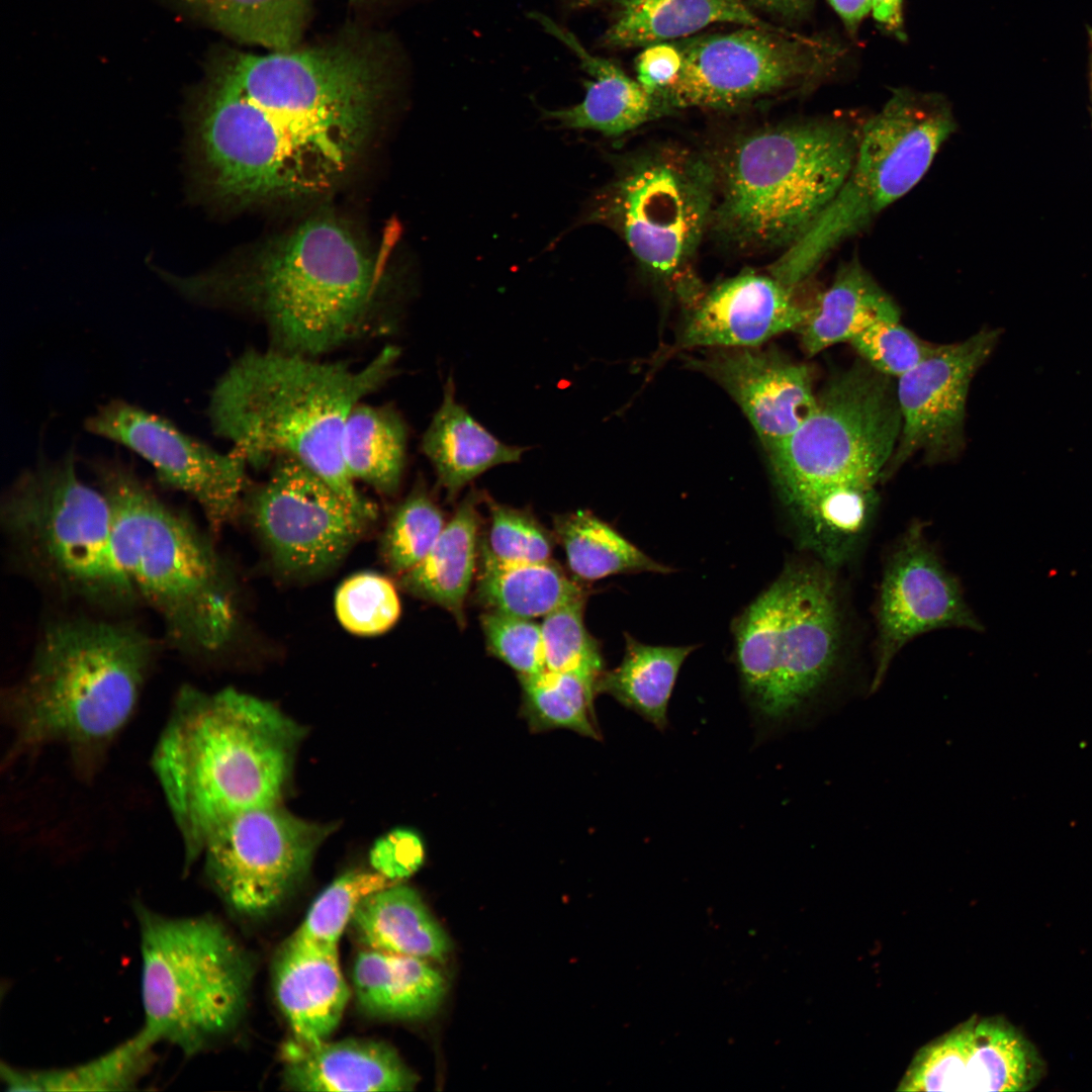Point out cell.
Wrapping results in <instances>:
<instances>
[{
    "label": "cell",
    "instance_id": "obj_1",
    "mask_svg": "<svg viewBox=\"0 0 1092 1092\" xmlns=\"http://www.w3.org/2000/svg\"><path fill=\"white\" fill-rule=\"evenodd\" d=\"M385 81L348 42L213 57L184 107L189 194L223 211L332 194L371 142Z\"/></svg>",
    "mask_w": 1092,
    "mask_h": 1092
},
{
    "label": "cell",
    "instance_id": "obj_2",
    "mask_svg": "<svg viewBox=\"0 0 1092 1092\" xmlns=\"http://www.w3.org/2000/svg\"><path fill=\"white\" fill-rule=\"evenodd\" d=\"M193 303L248 312L266 328L273 349L317 357L388 332L383 273L346 222L316 215L244 258L191 276L158 269Z\"/></svg>",
    "mask_w": 1092,
    "mask_h": 1092
},
{
    "label": "cell",
    "instance_id": "obj_3",
    "mask_svg": "<svg viewBox=\"0 0 1092 1092\" xmlns=\"http://www.w3.org/2000/svg\"><path fill=\"white\" fill-rule=\"evenodd\" d=\"M398 357L387 346L355 369L273 348L247 351L210 393V425L249 464L299 461L371 522L376 509L348 473L341 441L352 410L390 378Z\"/></svg>",
    "mask_w": 1092,
    "mask_h": 1092
},
{
    "label": "cell",
    "instance_id": "obj_4",
    "mask_svg": "<svg viewBox=\"0 0 1092 1092\" xmlns=\"http://www.w3.org/2000/svg\"><path fill=\"white\" fill-rule=\"evenodd\" d=\"M302 735L274 705L237 690L179 693L153 768L181 835L185 867L225 820L280 802Z\"/></svg>",
    "mask_w": 1092,
    "mask_h": 1092
},
{
    "label": "cell",
    "instance_id": "obj_5",
    "mask_svg": "<svg viewBox=\"0 0 1092 1092\" xmlns=\"http://www.w3.org/2000/svg\"><path fill=\"white\" fill-rule=\"evenodd\" d=\"M859 130L839 119L742 134L713 159L711 226L744 250L790 248L816 222L852 165Z\"/></svg>",
    "mask_w": 1092,
    "mask_h": 1092
},
{
    "label": "cell",
    "instance_id": "obj_6",
    "mask_svg": "<svg viewBox=\"0 0 1092 1092\" xmlns=\"http://www.w3.org/2000/svg\"><path fill=\"white\" fill-rule=\"evenodd\" d=\"M150 658L148 639L129 626L83 620L51 626L9 698L18 744H105L132 713Z\"/></svg>",
    "mask_w": 1092,
    "mask_h": 1092
},
{
    "label": "cell",
    "instance_id": "obj_7",
    "mask_svg": "<svg viewBox=\"0 0 1092 1092\" xmlns=\"http://www.w3.org/2000/svg\"><path fill=\"white\" fill-rule=\"evenodd\" d=\"M94 470L111 507L116 556L134 589L176 642L218 649L232 633L234 609L210 545L119 461H97Z\"/></svg>",
    "mask_w": 1092,
    "mask_h": 1092
},
{
    "label": "cell",
    "instance_id": "obj_8",
    "mask_svg": "<svg viewBox=\"0 0 1092 1092\" xmlns=\"http://www.w3.org/2000/svg\"><path fill=\"white\" fill-rule=\"evenodd\" d=\"M835 572L819 561L791 564L737 619L742 688L763 723L798 714L841 664L845 614Z\"/></svg>",
    "mask_w": 1092,
    "mask_h": 1092
},
{
    "label": "cell",
    "instance_id": "obj_9",
    "mask_svg": "<svg viewBox=\"0 0 1092 1092\" xmlns=\"http://www.w3.org/2000/svg\"><path fill=\"white\" fill-rule=\"evenodd\" d=\"M144 1029L185 1056L231 1032L247 1006L252 969L226 928L208 916L168 917L136 906Z\"/></svg>",
    "mask_w": 1092,
    "mask_h": 1092
},
{
    "label": "cell",
    "instance_id": "obj_10",
    "mask_svg": "<svg viewBox=\"0 0 1092 1092\" xmlns=\"http://www.w3.org/2000/svg\"><path fill=\"white\" fill-rule=\"evenodd\" d=\"M954 125L943 100L898 91L859 129L854 159L839 191L770 273L792 288L799 286L836 247L920 181Z\"/></svg>",
    "mask_w": 1092,
    "mask_h": 1092
},
{
    "label": "cell",
    "instance_id": "obj_11",
    "mask_svg": "<svg viewBox=\"0 0 1092 1092\" xmlns=\"http://www.w3.org/2000/svg\"><path fill=\"white\" fill-rule=\"evenodd\" d=\"M715 198L712 157L661 144L621 164L590 217L613 226L641 267L689 306L703 292L691 269Z\"/></svg>",
    "mask_w": 1092,
    "mask_h": 1092
},
{
    "label": "cell",
    "instance_id": "obj_12",
    "mask_svg": "<svg viewBox=\"0 0 1092 1092\" xmlns=\"http://www.w3.org/2000/svg\"><path fill=\"white\" fill-rule=\"evenodd\" d=\"M896 387L863 360L834 375L815 412L768 451L787 503L844 484L876 486L898 444Z\"/></svg>",
    "mask_w": 1092,
    "mask_h": 1092
},
{
    "label": "cell",
    "instance_id": "obj_13",
    "mask_svg": "<svg viewBox=\"0 0 1092 1092\" xmlns=\"http://www.w3.org/2000/svg\"><path fill=\"white\" fill-rule=\"evenodd\" d=\"M4 511L13 533L60 582L98 602L131 598L134 587L115 552L110 504L79 477L74 452L23 472Z\"/></svg>",
    "mask_w": 1092,
    "mask_h": 1092
},
{
    "label": "cell",
    "instance_id": "obj_14",
    "mask_svg": "<svg viewBox=\"0 0 1092 1092\" xmlns=\"http://www.w3.org/2000/svg\"><path fill=\"white\" fill-rule=\"evenodd\" d=\"M682 63L675 81L656 97L665 112L696 107L730 110L826 76L841 57L830 39L776 26L673 40Z\"/></svg>",
    "mask_w": 1092,
    "mask_h": 1092
},
{
    "label": "cell",
    "instance_id": "obj_15",
    "mask_svg": "<svg viewBox=\"0 0 1092 1092\" xmlns=\"http://www.w3.org/2000/svg\"><path fill=\"white\" fill-rule=\"evenodd\" d=\"M333 826L278 804L241 812L207 838L206 876L235 912L257 917L279 906L305 878Z\"/></svg>",
    "mask_w": 1092,
    "mask_h": 1092
},
{
    "label": "cell",
    "instance_id": "obj_16",
    "mask_svg": "<svg viewBox=\"0 0 1092 1092\" xmlns=\"http://www.w3.org/2000/svg\"><path fill=\"white\" fill-rule=\"evenodd\" d=\"M250 513L276 566L298 576L337 565L369 523L290 457L276 458L269 478L252 496Z\"/></svg>",
    "mask_w": 1092,
    "mask_h": 1092
},
{
    "label": "cell",
    "instance_id": "obj_17",
    "mask_svg": "<svg viewBox=\"0 0 1092 1092\" xmlns=\"http://www.w3.org/2000/svg\"><path fill=\"white\" fill-rule=\"evenodd\" d=\"M85 428L139 454L163 484L193 497L213 527L237 512L249 463L235 448L216 451L172 422L120 399L100 406Z\"/></svg>",
    "mask_w": 1092,
    "mask_h": 1092
},
{
    "label": "cell",
    "instance_id": "obj_18",
    "mask_svg": "<svg viewBox=\"0 0 1092 1092\" xmlns=\"http://www.w3.org/2000/svg\"><path fill=\"white\" fill-rule=\"evenodd\" d=\"M876 668L871 692L882 685L896 655L916 637L944 628L982 631L962 586L913 522L887 558L876 604Z\"/></svg>",
    "mask_w": 1092,
    "mask_h": 1092
},
{
    "label": "cell",
    "instance_id": "obj_19",
    "mask_svg": "<svg viewBox=\"0 0 1092 1092\" xmlns=\"http://www.w3.org/2000/svg\"><path fill=\"white\" fill-rule=\"evenodd\" d=\"M998 338V331L985 329L962 342L940 345L898 378L902 428L883 479L917 453L933 463L953 458L962 450L970 385Z\"/></svg>",
    "mask_w": 1092,
    "mask_h": 1092
},
{
    "label": "cell",
    "instance_id": "obj_20",
    "mask_svg": "<svg viewBox=\"0 0 1092 1092\" xmlns=\"http://www.w3.org/2000/svg\"><path fill=\"white\" fill-rule=\"evenodd\" d=\"M1042 1063L1032 1044L1002 1019H970L923 1046L899 1091H1028Z\"/></svg>",
    "mask_w": 1092,
    "mask_h": 1092
},
{
    "label": "cell",
    "instance_id": "obj_21",
    "mask_svg": "<svg viewBox=\"0 0 1092 1092\" xmlns=\"http://www.w3.org/2000/svg\"><path fill=\"white\" fill-rule=\"evenodd\" d=\"M692 364L737 402L767 452L792 436L817 407L810 368L775 352L721 348Z\"/></svg>",
    "mask_w": 1092,
    "mask_h": 1092
},
{
    "label": "cell",
    "instance_id": "obj_22",
    "mask_svg": "<svg viewBox=\"0 0 1092 1092\" xmlns=\"http://www.w3.org/2000/svg\"><path fill=\"white\" fill-rule=\"evenodd\" d=\"M808 307L772 274L742 273L702 292L688 306L674 349L757 347L799 331Z\"/></svg>",
    "mask_w": 1092,
    "mask_h": 1092
},
{
    "label": "cell",
    "instance_id": "obj_23",
    "mask_svg": "<svg viewBox=\"0 0 1092 1092\" xmlns=\"http://www.w3.org/2000/svg\"><path fill=\"white\" fill-rule=\"evenodd\" d=\"M339 945L301 938L293 933L275 964L274 990L292 1032L303 1043L329 1039L350 998Z\"/></svg>",
    "mask_w": 1092,
    "mask_h": 1092
},
{
    "label": "cell",
    "instance_id": "obj_24",
    "mask_svg": "<svg viewBox=\"0 0 1092 1092\" xmlns=\"http://www.w3.org/2000/svg\"><path fill=\"white\" fill-rule=\"evenodd\" d=\"M281 1058L283 1083L297 1091H410L418 1082L393 1049L374 1040L292 1038Z\"/></svg>",
    "mask_w": 1092,
    "mask_h": 1092
},
{
    "label": "cell",
    "instance_id": "obj_25",
    "mask_svg": "<svg viewBox=\"0 0 1092 1092\" xmlns=\"http://www.w3.org/2000/svg\"><path fill=\"white\" fill-rule=\"evenodd\" d=\"M531 16L546 32L575 54L589 79L584 83L581 102L544 115L568 129H587L607 136L629 132L665 113L656 96L648 93L636 79L628 76L614 62L589 53L571 33L551 18L538 12Z\"/></svg>",
    "mask_w": 1092,
    "mask_h": 1092
},
{
    "label": "cell",
    "instance_id": "obj_26",
    "mask_svg": "<svg viewBox=\"0 0 1092 1092\" xmlns=\"http://www.w3.org/2000/svg\"><path fill=\"white\" fill-rule=\"evenodd\" d=\"M420 445L450 499L488 469L519 462L527 450L502 442L480 425L456 400L451 376Z\"/></svg>",
    "mask_w": 1092,
    "mask_h": 1092
},
{
    "label": "cell",
    "instance_id": "obj_27",
    "mask_svg": "<svg viewBox=\"0 0 1092 1092\" xmlns=\"http://www.w3.org/2000/svg\"><path fill=\"white\" fill-rule=\"evenodd\" d=\"M612 21L604 47L617 50L673 41L714 23L774 26L758 17L744 0H608Z\"/></svg>",
    "mask_w": 1092,
    "mask_h": 1092
},
{
    "label": "cell",
    "instance_id": "obj_28",
    "mask_svg": "<svg viewBox=\"0 0 1092 1092\" xmlns=\"http://www.w3.org/2000/svg\"><path fill=\"white\" fill-rule=\"evenodd\" d=\"M479 500L478 492H469L430 552L399 576V584L406 593L445 609L460 627L465 624V602L476 568Z\"/></svg>",
    "mask_w": 1092,
    "mask_h": 1092
},
{
    "label": "cell",
    "instance_id": "obj_29",
    "mask_svg": "<svg viewBox=\"0 0 1092 1092\" xmlns=\"http://www.w3.org/2000/svg\"><path fill=\"white\" fill-rule=\"evenodd\" d=\"M805 543L818 561L837 571L862 548L878 508L876 486L826 487L788 503Z\"/></svg>",
    "mask_w": 1092,
    "mask_h": 1092
},
{
    "label": "cell",
    "instance_id": "obj_30",
    "mask_svg": "<svg viewBox=\"0 0 1092 1092\" xmlns=\"http://www.w3.org/2000/svg\"><path fill=\"white\" fill-rule=\"evenodd\" d=\"M352 982L359 1005L379 1017L428 1016L445 993L443 976L426 960L369 948L358 952Z\"/></svg>",
    "mask_w": 1092,
    "mask_h": 1092
},
{
    "label": "cell",
    "instance_id": "obj_31",
    "mask_svg": "<svg viewBox=\"0 0 1092 1092\" xmlns=\"http://www.w3.org/2000/svg\"><path fill=\"white\" fill-rule=\"evenodd\" d=\"M881 320H900L898 305L853 259L840 266L830 286L809 305L799 329L809 356L841 342Z\"/></svg>",
    "mask_w": 1092,
    "mask_h": 1092
},
{
    "label": "cell",
    "instance_id": "obj_32",
    "mask_svg": "<svg viewBox=\"0 0 1092 1092\" xmlns=\"http://www.w3.org/2000/svg\"><path fill=\"white\" fill-rule=\"evenodd\" d=\"M349 925L363 948L438 961L449 949L443 929L419 894L401 883L363 899Z\"/></svg>",
    "mask_w": 1092,
    "mask_h": 1092
},
{
    "label": "cell",
    "instance_id": "obj_33",
    "mask_svg": "<svg viewBox=\"0 0 1092 1092\" xmlns=\"http://www.w3.org/2000/svg\"><path fill=\"white\" fill-rule=\"evenodd\" d=\"M583 598L585 590L551 560L502 563L480 555L474 599L486 610L544 618Z\"/></svg>",
    "mask_w": 1092,
    "mask_h": 1092
},
{
    "label": "cell",
    "instance_id": "obj_34",
    "mask_svg": "<svg viewBox=\"0 0 1092 1092\" xmlns=\"http://www.w3.org/2000/svg\"><path fill=\"white\" fill-rule=\"evenodd\" d=\"M158 1043L144 1028L96 1059L68 1068L24 1070L1 1066L9 1091H116L132 1089L154 1063Z\"/></svg>",
    "mask_w": 1092,
    "mask_h": 1092
},
{
    "label": "cell",
    "instance_id": "obj_35",
    "mask_svg": "<svg viewBox=\"0 0 1092 1092\" xmlns=\"http://www.w3.org/2000/svg\"><path fill=\"white\" fill-rule=\"evenodd\" d=\"M407 428L390 406L357 404L344 427L341 451L348 473L381 493H394L406 462Z\"/></svg>",
    "mask_w": 1092,
    "mask_h": 1092
},
{
    "label": "cell",
    "instance_id": "obj_36",
    "mask_svg": "<svg viewBox=\"0 0 1092 1092\" xmlns=\"http://www.w3.org/2000/svg\"><path fill=\"white\" fill-rule=\"evenodd\" d=\"M695 646H654L626 635L621 663L603 672L598 693L612 696L659 730L667 726L669 699L686 658Z\"/></svg>",
    "mask_w": 1092,
    "mask_h": 1092
},
{
    "label": "cell",
    "instance_id": "obj_37",
    "mask_svg": "<svg viewBox=\"0 0 1092 1092\" xmlns=\"http://www.w3.org/2000/svg\"><path fill=\"white\" fill-rule=\"evenodd\" d=\"M169 1L237 40L272 51L296 48L308 15V0Z\"/></svg>",
    "mask_w": 1092,
    "mask_h": 1092
},
{
    "label": "cell",
    "instance_id": "obj_38",
    "mask_svg": "<svg viewBox=\"0 0 1092 1092\" xmlns=\"http://www.w3.org/2000/svg\"><path fill=\"white\" fill-rule=\"evenodd\" d=\"M554 535L569 569L578 578L596 580L620 573H668L663 565L587 511L554 518Z\"/></svg>",
    "mask_w": 1092,
    "mask_h": 1092
},
{
    "label": "cell",
    "instance_id": "obj_39",
    "mask_svg": "<svg viewBox=\"0 0 1092 1092\" xmlns=\"http://www.w3.org/2000/svg\"><path fill=\"white\" fill-rule=\"evenodd\" d=\"M519 679L524 713L534 730L567 729L600 737L593 708L596 685L574 673L548 669Z\"/></svg>",
    "mask_w": 1092,
    "mask_h": 1092
},
{
    "label": "cell",
    "instance_id": "obj_40",
    "mask_svg": "<svg viewBox=\"0 0 1092 1092\" xmlns=\"http://www.w3.org/2000/svg\"><path fill=\"white\" fill-rule=\"evenodd\" d=\"M446 519L424 484L397 506L381 539V556L388 569L400 576L415 567L435 545Z\"/></svg>",
    "mask_w": 1092,
    "mask_h": 1092
},
{
    "label": "cell",
    "instance_id": "obj_41",
    "mask_svg": "<svg viewBox=\"0 0 1092 1092\" xmlns=\"http://www.w3.org/2000/svg\"><path fill=\"white\" fill-rule=\"evenodd\" d=\"M585 599L569 603L543 618L545 667L577 674L598 686L604 672L603 658L597 640L584 624Z\"/></svg>",
    "mask_w": 1092,
    "mask_h": 1092
},
{
    "label": "cell",
    "instance_id": "obj_42",
    "mask_svg": "<svg viewBox=\"0 0 1092 1092\" xmlns=\"http://www.w3.org/2000/svg\"><path fill=\"white\" fill-rule=\"evenodd\" d=\"M398 883L401 882L392 881L374 870L348 872L316 897L294 934L311 941L339 945L362 900Z\"/></svg>",
    "mask_w": 1092,
    "mask_h": 1092
},
{
    "label": "cell",
    "instance_id": "obj_43",
    "mask_svg": "<svg viewBox=\"0 0 1092 1092\" xmlns=\"http://www.w3.org/2000/svg\"><path fill=\"white\" fill-rule=\"evenodd\" d=\"M400 610L394 583L373 571L349 576L335 595V611L340 624L359 636H375L388 631L397 622Z\"/></svg>",
    "mask_w": 1092,
    "mask_h": 1092
},
{
    "label": "cell",
    "instance_id": "obj_44",
    "mask_svg": "<svg viewBox=\"0 0 1092 1092\" xmlns=\"http://www.w3.org/2000/svg\"><path fill=\"white\" fill-rule=\"evenodd\" d=\"M489 528L481 546V555L502 563H528L551 560L554 533L546 529L529 511L486 499Z\"/></svg>",
    "mask_w": 1092,
    "mask_h": 1092
},
{
    "label": "cell",
    "instance_id": "obj_45",
    "mask_svg": "<svg viewBox=\"0 0 1092 1092\" xmlns=\"http://www.w3.org/2000/svg\"><path fill=\"white\" fill-rule=\"evenodd\" d=\"M849 343L872 368L896 378L929 358L940 346L922 340L899 320L878 321Z\"/></svg>",
    "mask_w": 1092,
    "mask_h": 1092
},
{
    "label": "cell",
    "instance_id": "obj_46",
    "mask_svg": "<svg viewBox=\"0 0 1092 1092\" xmlns=\"http://www.w3.org/2000/svg\"><path fill=\"white\" fill-rule=\"evenodd\" d=\"M488 651L518 672L532 675L546 669L541 624L494 610L480 616Z\"/></svg>",
    "mask_w": 1092,
    "mask_h": 1092
},
{
    "label": "cell",
    "instance_id": "obj_47",
    "mask_svg": "<svg viewBox=\"0 0 1092 1092\" xmlns=\"http://www.w3.org/2000/svg\"><path fill=\"white\" fill-rule=\"evenodd\" d=\"M424 853L422 839L417 833L397 828L375 841L369 857L374 871L392 881L402 882L421 867Z\"/></svg>",
    "mask_w": 1092,
    "mask_h": 1092
},
{
    "label": "cell",
    "instance_id": "obj_48",
    "mask_svg": "<svg viewBox=\"0 0 1092 1092\" xmlns=\"http://www.w3.org/2000/svg\"><path fill=\"white\" fill-rule=\"evenodd\" d=\"M682 57L674 41L645 47L635 60L636 80L651 95L657 96L677 78Z\"/></svg>",
    "mask_w": 1092,
    "mask_h": 1092
},
{
    "label": "cell",
    "instance_id": "obj_49",
    "mask_svg": "<svg viewBox=\"0 0 1092 1092\" xmlns=\"http://www.w3.org/2000/svg\"><path fill=\"white\" fill-rule=\"evenodd\" d=\"M752 10H759L786 22H798L806 18L813 8L814 0H744Z\"/></svg>",
    "mask_w": 1092,
    "mask_h": 1092
},
{
    "label": "cell",
    "instance_id": "obj_50",
    "mask_svg": "<svg viewBox=\"0 0 1092 1092\" xmlns=\"http://www.w3.org/2000/svg\"><path fill=\"white\" fill-rule=\"evenodd\" d=\"M845 27L854 32L871 12L870 0H827Z\"/></svg>",
    "mask_w": 1092,
    "mask_h": 1092
},
{
    "label": "cell",
    "instance_id": "obj_51",
    "mask_svg": "<svg viewBox=\"0 0 1092 1092\" xmlns=\"http://www.w3.org/2000/svg\"><path fill=\"white\" fill-rule=\"evenodd\" d=\"M874 18L891 31H899L903 23V0H870Z\"/></svg>",
    "mask_w": 1092,
    "mask_h": 1092
},
{
    "label": "cell",
    "instance_id": "obj_52",
    "mask_svg": "<svg viewBox=\"0 0 1092 1092\" xmlns=\"http://www.w3.org/2000/svg\"><path fill=\"white\" fill-rule=\"evenodd\" d=\"M1091 40H1092V32H1091Z\"/></svg>",
    "mask_w": 1092,
    "mask_h": 1092
},
{
    "label": "cell",
    "instance_id": "obj_53",
    "mask_svg": "<svg viewBox=\"0 0 1092 1092\" xmlns=\"http://www.w3.org/2000/svg\"><path fill=\"white\" fill-rule=\"evenodd\" d=\"M352 1H358V0H352Z\"/></svg>",
    "mask_w": 1092,
    "mask_h": 1092
}]
</instances>
